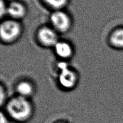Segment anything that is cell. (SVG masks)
Masks as SVG:
<instances>
[{
  "instance_id": "1",
  "label": "cell",
  "mask_w": 123,
  "mask_h": 123,
  "mask_svg": "<svg viewBox=\"0 0 123 123\" xmlns=\"http://www.w3.org/2000/svg\"><path fill=\"white\" fill-rule=\"evenodd\" d=\"M7 111L12 119L16 121L24 122L30 118L32 108L28 98L18 95L8 102Z\"/></svg>"
},
{
  "instance_id": "2",
  "label": "cell",
  "mask_w": 123,
  "mask_h": 123,
  "mask_svg": "<svg viewBox=\"0 0 123 123\" xmlns=\"http://www.w3.org/2000/svg\"><path fill=\"white\" fill-rule=\"evenodd\" d=\"M21 30V26L18 21L14 19L6 20L0 27L1 40L8 43L13 42L19 37Z\"/></svg>"
},
{
  "instance_id": "3",
  "label": "cell",
  "mask_w": 123,
  "mask_h": 123,
  "mask_svg": "<svg viewBox=\"0 0 123 123\" xmlns=\"http://www.w3.org/2000/svg\"><path fill=\"white\" fill-rule=\"evenodd\" d=\"M60 69L58 80L60 84L66 89H72L76 84L77 77L75 72L69 68L68 65L65 62L58 64Z\"/></svg>"
},
{
  "instance_id": "4",
  "label": "cell",
  "mask_w": 123,
  "mask_h": 123,
  "mask_svg": "<svg viewBox=\"0 0 123 123\" xmlns=\"http://www.w3.org/2000/svg\"><path fill=\"white\" fill-rule=\"evenodd\" d=\"M50 21L55 30L61 33L68 31L71 26L70 17L67 13L60 10L55 11L51 14Z\"/></svg>"
},
{
  "instance_id": "5",
  "label": "cell",
  "mask_w": 123,
  "mask_h": 123,
  "mask_svg": "<svg viewBox=\"0 0 123 123\" xmlns=\"http://www.w3.org/2000/svg\"><path fill=\"white\" fill-rule=\"evenodd\" d=\"M38 39L45 47H54L58 42L56 31L49 27L40 29L38 32Z\"/></svg>"
},
{
  "instance_id": "6",
  "label": "cell",
  "mask_w": 123,
  "mask_h": 123,
  "mask_svg": "<svg viewBox=\"0 0 123 123\" xmlns=\"http://www.w3.org/2000/svg\"><path fill=\"white\" fill-rule=\"evenodd\" d=\"M7 8V13L13 19L22 18L26 13L24 6L19 2H12Z\"/></svg>"
},
{
  "instance_id": "7",
  "label": "cell",
  "mask_w": 123,
  "mask_h": 123,
  "mask_svg": "<svg viewBox=\"0 0 123 123\" xmlns=\"http://www.w3.org/2000/svg\"><path fill=\"white\" fill-rule=\"evenodd\" d=\"M54 48L58 56L62 59H68L70 57L73 53V49L71 45L66 42L58 41L54 46Z\"/></svg>"
},
{
  "instance_id": "8",
  "label": "cell",
  "mask_w": 123,
  "mask_h": 123,
  "mask_svg": "<svg viewBox=\"0 0 123 123\" xmlns=\"http://www.w3.org/2000/svg\"><path fill=\"white\" fill-rule=\"evenodd\" d=\"M17 92L19 96L27 98L34 92V88L32 84L28 82H22L17 85Z\"/></svg>"
},
{
  "instance_id": "9",
  "label": "cell",
  "mask_w": 123,
  "mask_h": 123,
  "mask_svg": "<svg viewBox=\"0 0 123 123\" xmlns=\"http://www.w3.org/2000/svg\"><path fill=\"white\" fill-rule=\"evenodd\" d=\"M110 42L112 46L117 48H123V28L115 30L110 36Z\"/></svg>"
},
{
  "instance_id": "10",
  "label": "cell",
  "mask_w": 123,
  "mask_h": 123,
  "mask_svg": "<svg viewBox=\"0 0 123 123\" xmlns=\"http://www.w3.org/2000/svg\"><path fill=\"white\" fill-rule=\"evenodd\" d=\"M44 1L52 8L58 10L67 4L68 0H44Z\"/></svg>"
},
{
  "instance_id": "11",
  "label": "cell",
  "mask_w": 123,
  "mask_h": 123,
  "mask_svg": "<svg viewBox=\"0 0 123 123\" xmlns=\"http://www.w3.org/2000/svg\"><path fill=\"white\" fill-rule=\"evenodd\" d=\"M1 123H8L7 119L2 113L1 114Z\"/></svg>"
}]
</instances>
